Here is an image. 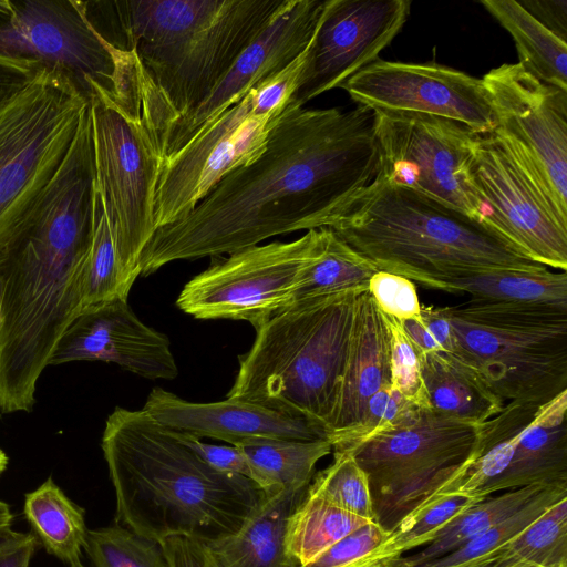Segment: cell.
I'll list each match as a JSON object with an SVG mask.
<instances>
[{
    "instance_id": "cell-9",
    "label": "cell",
    "mask_w": 567,
    "mask_h": 567,
    "mask_svg": "<svg viewBox=\"0 0 567 567\" xmlns=\"http://www.w3.org/2000/svg\"><path fill=\"white\" fill-rule=\"evenodd\" d=\"M478 429L419 406L396 426L344 449L367 475L374 522L390 533L453 485Z\"/></svg>"
},
{
    "instance_id": "cell-39",
    "label": "cell",
    "mask_w": 567,
    "mask_h": 567,
    "mask_svg": "<svg viewBox=\"0 0 567 567\" xmlns=\"http://www.w3.org/2000/svg\"><path fill=\"white\" fill-rule=\"evenodd\" d=\"M384 318L390 334L391 384L409 402L417 406L430 408L422 380L419 351L398 319L386 315Z\"/></svg>"
},
{
    "instance_id": "cell-47",
    "label": "cell",
    "mask_w": 567,
    "mask_h": 567,
    "mask_svg": "<svg viewBox=\"0 0 567 567\" xmlns=\"http://www.w3.org/2000/svg\"><path fill=\"white\" fill-rule=\"evenodd\" d=\"M42 69L34 62L0 56V102L23 87Z\"/></svg>"
},
{
    "instance_id": "cell-43",
    "label": "cell",
    "mask_w": 567,
    "mask_h": 567,
    "mask_svg": "<svg viewBox=\"0 0 567 567\" xmlns=\"http://www.w3.org/2000/svg\"><path fill=\"white\" fill-rule=\"evenodd\" d=\"M172 433L213 468L245 476L251 481L252 475L248 461L237 446L209 444L190 435Z\"/></svg>"
},
{
    "instance_id": "cell-42",
    "label": "cell",
    "mask_w": 567,
    "mask_h": 567,
    "mask_svg": "<svg viewBox=\"0 0 567 567\" xmlns=\"http://www.w3.org/2000/svg\"><path fill=\"white\" fill-rule=\"evenodd\" d=\"M368 291L378 308L399 321L421 316L422 306L412 280L378 270L369 280Z\"/></svg>"
},
{
    "instance_id": "cell-21",
    "label": "cell",
    "mask_w": 567,
    "mask_h": 567,
    "mask_svg": "<svg viewBox=\"0 0 567 567\" xmlns=\"http://www.w3.org/2000/svg\"><path fill=\"white\" fill-rule=\"evenodd\" d=\"M142 410L168 431L234 446L260 440L328 439L324 427L307 419L239 399L195 403L154 388Z\"/></svg>"
},
{
    "instance_id": "cell-1",
    "label": "cell",
    "mask_w": 567,
    "mask_h": 567,
    "mask_svg": "<svg viewBox=\"0 0 567 567\" xmlns=\"http://www.w3.org/2000/svg\"><path fill=\"white\" fill-rule=\"evenodd\" d=\"M374 122L367 106L306 109L290 99L254 161L224 176L187 216L155 230L140 256V274L328 227L379 173Z\"/></svg>"
},
{
    "instance_id": "cell-41",
    "label": "cell",
    "mask_w": 567,
    "mask_h": 567,
    "mask_svg": "<svg viewBox=\"0 0 567 567\" xmlns=\"http://www.w3.org/2000/svg\"><path fill=\"white\" fill-rule=\"evenodd\" d=\"M388 536L389 532L375 522H369L301 567H371L372 551Z\"/></svg>"
},
{
    "instance_id": "cell-53",
    "label": "cell",
    "mask_w": 567,
    "mask_h": 567,
    "mask_svg": "<svg viewBox=\"0 0 567 567\" xmlns=\"http://www.w3.org/2000/svg\"><path fill=\"white\" fill-rule=\"evenodd\" d=\"M2 295H3V287H2V281L0 279V324H1Z\"/></svg>"
},
{
    "instance_id": "cell-51",
    "label": "cell",
    "mask_w": 567,
    "mask_h": 567,
    "mask_svg": "<svg viewBox=\"0 0 567 567\" xmlns=\"http://www.w3.org/2000/svg\"><path fill=\"white\" fill-rule=\"evenodd\" d=\"M13 514L8 503L0 499V530L11 528Z\"/></svg>"
},
{
    "instance_id": "cell-32",
    "label": "cell",
    "mask_w": 567,
    "mask_h": 567,
    "mask_svg": "<svg viewBox=\"0 0 567 567\" xmlns=\"http://www.w3.org/2000/svg\"><path fill=\"white\" fill-rule=\"evenodd\" d=\"M377 271L331 228L323 227L320 250L297 282L291 303L318 296L368 289L369 280Z\"/></svg>"
},
{
    "instance_id": "cell-5",
    "label": "cell",
    "mask_w": 567,
    "mask_h": 567,
    "mask_svg": "<svg viewBox=\"0 0 567 567\" xmlns=\"http://www.w3.org/2000/svg\"><path fill=\"white\" fill-rule=\"evenodd\" d=\"M328 227L378 270L431 289L480 269L547 268L492 224L380 177L353 194Z\"/></svg>"
},
{
    "instance_id": "cell-31",
    "label": "cell",
    "mask_w": 567,
    "mask_h": 567,
    "mask_svg": "<svg viewBox=\"0 0 567 567\" xmlns=\"http://www.w3.org/2000/svg\"><path fill=\"white\" fill-rule=\"evenodd\" d=\"M372 522L305 495L290 515L286 528V548L299 567L305 566L341 538Z\"/></svg>"
},
{
    "instance_id": "cell-16",
    "label": "cell",
    "mask_w": 567,
    "mask_h": 567,
    "mask_svg": "<svg viewBox=\"0 0 567 567\" xmlns=\"http://www.w3.org/2000/svg\"><path fill=\"white\" fill-rule=\"evenodd\" d=\"M374 112L445 118L485 134L496 120L482 79L434 62L375 60L340 85Z\"/></svg>"
},
{
    "instance_id": "cell-54",
    "label": "cell",
    "mask_w": 567,
    "mask_h": 567,
    "mask_svg": "<svg viewBox=\"0 0 567 567\" xmlns=\"http://www.w3.org/2000/svg\"><path fill=\"white\" fill-rule=\"evenodd\" d=\"M70 567H85V566L82 564V561H80V563L74 564V565H72Z\"/></svg>"
},
{
    "instance_id": "cell-36",
    "label": "cell",
    "mask_w": 567,
    "mask_h": 567,
    "mask_svg": "<svg viewBox=\"0 0 567 567\" xmlns=\"http://www.w3.org/2000/svg\"><path fill=\"white\" fill-rule=\"evenodd\" d=\"M333 461L315 473L306 495L318 497L351 514L374 522V512L365 473L352 453L333 450Z\"/></svg>"
},
{
    "instance_id": "cell-44",
    "label": "cell",
    "mask_w": 567,
    "mask_h": 567,
    "mask_svg": "<svg viewBox=\"0 0 567 567\" xmlns=\"http://www.w3.org/2000/svg\"><path fill=\"white\" fill-rule=\"evenodd\" d=\"M171 567H217L205 543L186 536L161 542Z\"/></svg>"
},
{
    "instance_id": "cell-6",
    "label": "cell",
    "mask_w": 567,
    "mask_h": 567,
    "mask_svg": "<svg viewBox=\"0 0 567 567\" xmlns=\"http://www.w3.org/2000/svg\"><path fill=\"white\" fill-rule=\"evenodd\" d=\"M360 291L299 300L260 324L249 351L239 355L227 398L307 419L327 432Z\"/></svg>"
},
{
    "instance_id": "cell-13",
    "label": "cell",
    "mask_w": 567,
    "mask_h": 567,
    "mask_svg": "<svg viewBox=\"0 0 567 567\" xmlns=\"http://www.w3.org/2000/svg\"><path fill=\"white\" fill-rule=\"evenodd\" d=\"M472 178L489 223L529 259L567 270V208L535 166L495 131L476 134Z\"/></svg>"
},
{
    "instance_id": "cell-7",
    "label": "cell",
    "mask_w": 567,
    "mask_h": 567,
    "mask_svg": "<svg viewBox=\"0 0 567 567\" xmlns=\"http://www.w3.org/2000/svg\"><path fill=\"white\" fill-rule=\"evenodd\" d=\"M446 311L447 355L503 401L543 405L567 391V307L471 299Z\"/></svg>"
},
{
    "instance_id": "cell-12",
    "label": "cell",
    "mask_w": 567,
    "mask_h": 567,
    "mask_svg": "<svg viewBox=\"0 0 567 567\" xmlns=\"http://www.w3.org/2000/svg\"><path fill=\"white\" fill-rule=\"evenodd\" d=\"M288 103L286 87L268 79L164 159L155 193L156 229L187 216L224 176L254 161Z\"/></svg>"
},
{
    "instance_id": "cell-33",
    "label": "cell",
    "mask_w": 567,
    "mask_h": 567,
    "mask_svg": "<svg viewBox=\"0 0 567 567\" xmlns=\"http://www.w3.org/2000/svg\"><path fill=\"white\" fill-rule=\"evenodd\" d=\"M484 498L454 493L439 495L403 518L371 554V567H390L405 553L430 544L456 516Z\"/></svg>"
},
{
    "instance_id": "cell-27",
    "label": "cell",
    "mask_w": 567,
    "mask_h": 567,
    "mask_svg": "<svg viewBox=\"0 0 567 567\" xmlns=\"http://www.w3.org/2000/svg\"><path fill=\"white\" fill-rule=\"evenodd\" d=\"M481 4L512 35L523 68L539 81L567 91V42L538 22L518 1L484 0Z\"/></svg>"
},
{
    "instance_id": "cell-38",
    "label": "cell",
    "mask_w": 567,
    "mask_h": 567,
    "mask_svg": "<svg viewBox=\"0 0 567 567\" xmlns=\"http://www.w3.org/2000/svg\"><path fill=\"white\" fill-rule=\"evenodd\" d=\"M84 550L94 567H171L161 543L118 524L89 530Z\"/></svg>"
},
{
    "instance_id": "cell-50",
    "label": "cell",
    "mask_w": 567,
    "mask_h": 567,
    "mask_svg": "<svg viewBox=\"0 0 567 567\" xmlns=\"http://www.w3.org/2000/svg\"><path fill=\"white\" fill-rule=\"evenodd\" d=\"M398 567V566H393ZM455 567H536L529 564L524 563H509V561H501L489 557H482L470 563L458 565Z\"/></svg>"
},
{
    "instance_id": "cell-35",
    "label": "cell",
    "mask_w": 567,
    "mask_h": 567,
    "mask_svg": "<svg viewBox=\"0 0 567 567\" xmlns=\"http://www.w3.org/2000/svg\"><path fill=\"white\" fill-rule=\"evenodd\" d=\"M484 557L536 567H567V497Z\"/></svg>"
},
{
    "instance_id": "cell-11",
    "label": "cell",
    "mask_w": 567,
    "mask_h": 567,
    "mask_svg": "<svg viewBox=\"0 0 567 567\" xmlns=\"http://www.w3.org/2000/svg\"><path fill=\"white\" fill-rule=\"evenodd\" d=\"M0 56L64 75L87 103L97 95L121 97L135 65L133 51L107 42L79 0H0Z\"/></svg>"
},
{
    "instance_id": "cell-2",
    "label": "cell",
    "mask_w": 567,
    "mask_h": 567,
    "mask_svg": "<svg viewBox=\"0 0 567 567\" xmlns=\"http://www.w3.org/2000/svg\"><path fill=\"white\" fill-rule=\"evenodd\" d=\"M95 166L90 112L31 221L0 255V410L31 412L37 382L82 310L93 236Z\"/></svg>"
},
{
    "instance_id": "cell-29",
    "label": "cell",
    "mask_w": 567,
    "mask_h": 567,
    "mask_svg": "<svg viewBox=\"0 0 567 567\" xmlns=\"http://www.w3.org/2000/svg\"><path fill=\"white\" fill-rule=\"evenodd\" d=\"M237 447L248 461L251 481L264 493L286 487H308L317 463L333 451L328 439L260 440Z\"/></svg>"
},
{
    "instance_id": "cell-46",
    "label": "cell",
    "mask_w": 567,
    "mask_h": 567,
    "mask_svg": "<svg viewBox=\"0 0 567 567\" xmlns=\"http://www.w3.org/2000/svg\"><path fill=\"white\" fill-rule=\"evenodd\" d=\"M538 22L566 42L567 38V1L566 0H529L518 1Z\"/></svg>"
},
{
    "instance_id": "cell-3",
    "label": "cell",
    "mask_w": 567,
    "mask_h": 567,
    "mask_svg": "<svg viewBox=\"0 0 567 567\" xmlns=\"http://www.w3.org/2000/svg\"><path fill=\"white\" fill-rule=\"evenodd\" d=\"M101 447L116 524L158 543L186 536L206 544L228 536L264 496L249 478L209 466L144 410L115 408Z\"/></svg>"
},
{
    "instance_id": "cell-22",
    "label": "cell",
    "mask_w": 567,
    "mask_h": 567,
    "mask_svg": "<svg viewBox=\"0 0 567 567\" xmlns=\"http://www.w3.org/2000/svg\"><path fill=\"white\" fill-rule=\"evenodd\" d=\"M388 384H391L389 329L384 315L364 289L357 296L348 355L327 427L332 447L361 424L369 399Z\"/></svg>"
},
{
    "instance_id": "cell-52",
    "label": "cell",
    "mask_w": 567,
    "mask_h": 567,
    "mask_svg": "<svg viewBox=\"0 0 567 567\" xmlns=\"http://www.w3.org/2000/svg\"><path fill=\"white\" fill-rule=\"evenodd\" d=\"M9 458L7 454L0 449V475L4 472L7 468Z\"/></svg>"
},
{
    "instance_id": "cell-45",
    "label": "cell",
    "mask_w": 567,
    "mask_h": 567,
    "mask_svg": "<svg viewBox=\"0 0 567 567\" xmlns=\"http://www.w3.org/2000/svg\"><path fill=\"white\" fill-rule=\"evenodd\" d=\"M38 545L33 533L0 530V567H29Z\"/></svg>"
},
{
    "instance_id": "cell-37",
    "label": "cell",
    "mask_w": 567,
    "mask_h": 567,
    "mask_svg": "<svg viewBox=\"0 0 567 567\" xmlns=\"http://www.w3.org/2000/svg\"><path fill=\"white\" fill-rule=\"evenodd\" d=\"M567 497V484L547 486L523 508L503 519L481 536L443 557L419 567H455L482 558L522 533L551 505Z\"/></svg>"
},
{
    "instance_id": "cell-40",
    "label": "cell",
    "mask_w": 567,
    "mask_h": 567,
    "mask_svg": "<svg viewBox=\"0 0 567 567\" xmlns=\"http://www.w3.org/2000/svg\"><path fill=\"white\" fill-rule=\"evenodd\" d=\"M416 408L419 406L409 402L392 384L381 388L369 399L361 424L333 450L349 449L396 426Z\"/></svg>"
},
{
    "instance_id": "cell-30",
    "label": "cell",
    "mask_w": 567,
    "mask_h": 567,
    "mask_svg": "<svg viewBox=\"0 0 567 567\" xmlns=\"http://www.w3.org/2000/svg\"><path fill=\"white\" fill-rule=\"evenodd\" d=\"M547 486L549 485L509 489L498 496L480 501L452 519L430 544L410 556H402L390 567H419L453 553L523 508Z\"/></svg>"
},
{
    "instance_id": "cell-20",
    "label": "cell",
    "mask_w": 567,
    "mask_h": 567,
    "mask_svg": "<svg viewBox=\"0 0 567 567\" xmlns=\"http://www.w3.org/2000/svg\"><path fill=\"white\" fill-rule=\"evenodd\" d=\"M104 361L150 380H173L177 365L167 336L146 326L127 299L83 308L59 339L49 365Z\"/></svg>"
},
{
    "instance_id": "cell-15",
    "label": "cell",
    "mask_w": 567,
    "mask_h": 567,
    "mask_svg": "<svg viewBox=\"0 0 567 567\" xmlns=\"http://www.w3.org/2000/svg\"><path fill=\"white\" fill-rule=\"evenodd\" d=\"M374 116L380 151L377 177L489 223L471 172L477 133L436 116L383 112Z\"/></svg>"
},
{
    "instance_id": "cell-14",
    "label": "cell",
    "mask_w": 567,
    "mask_h": 567,
    "mask_svg": "<svg viewBox=\"0 0 567 567\" xmlns=\"http://www.w3.org/2000/svg\"><path fill=\"white\" fill-rule=\"evenodd\" d=\"M323 227L289 241L248 247L213 262L176 300L196 319L245 320L255 329L291 305L303 270L317 256Z\"/></svg>"
},
{
    "instance_id": "cell-25",
    "label": "cell",
    "mask_w": 567,
    "mask_h": 567,
    "mask_svg": "<svg viewBox=\"0 0 567 567\" xmlns=\"http://www.w3.org/2000/svg\"><path fill=\"white\" fill-rule=\"evenodd\" d=\"M430 409L456 421L481 425L496 415L504 401L470 369L443 352L420 354Z\"/></svg>"
},
{
    "instance_id": "cell-4",
    "label": "cell",
    "mask_w": 567,
    "mask_h": 567,
    "mask_svg": "<svg viewBox=\"0 0 567 567\" xmlns=\"http://www.w3.org/2000/svg\"><path fill=\"white\" fill-rule=\"evenodd\" d=\"M287 0L87 1L112 18L122 50L144 73L143 101L158 142L177 116L202 103ZM159 146V145H158Z\"/></svg>"
},
{
    "instance_id": "cell-18",
    "label": "cell",
    "mask_w": 567,
    "mask_h": 567,
    "mask_svg": "<svg viewBox=\"0 0 567 567\" xmlns=\"http://www.w3.org/2000/svg\"><path fill=\"white\" fill-rule=\"evenodd\" d=\"M482 81L494 131L535 166L567 208V91L539 81L519 63L492 69Z\"/></svg>"
},
{
    "instance_id": "cell-24",
    "label": "cell",
    "mask_w": 567,
    "mask_h": 567,
    "mask_svg": "<svg viewBox=\"0 0 567 567\" xmlns=\"http://www.w3.org/2000/svg\"><path fill=\"white\" fill-rule=\"evenodd\" d=\"M567 391L539 405L488 496L532 485L567 484Z\"/></svg>"
},
{
    "instance_id": "cell-48",
    "label": "cell",
    "mask_w": 567,
    "mask_h": 567,
    "mask_svg": "<svg viewBox=\"0 0 567 567\" xmlns=\"http://www.w3.org/2000/svg\"><path fill=\"white\" fill-rule=\"evenodd\" d=\"M421 319L442 352L450 354L454 346V336L446 307H422Z\"/></svg>"
},
{
    "instance_id": "cell-19",
    "label": "cell",
    "mask_w": 567,
    "mask_h": 567,
    "mask_svg": "<svg viewBox=\"0 0 567 567\" xmlns=\"http://www.w3.org/2000/svg\"><path fill=\"white\" fill-rule=\"evenodd\" d=\"M324 1L287 0L269 24L238 55L209 95L166 126L158 143L162 162L182 148L204 124L297 59L315 33Z\"/></svg>"
},
{
    "instance_id": "cell-17",
    "label": "cell",
    "mask_w": 567,
    "mask_h": 567,
    "mask_svg": "<svg viewBox=\"0 0 567 567\" xmlns=\"http://www.w3.org/2000/svg\"><path fill=\"white\" fill-rule=\"evenodd\" d=\"M410 8L409 0H326L291 100L305 106L378 60Z\"/></svg>"
},
{
    "instance_id": "cell-23",
    "label": "cell",
    "mask_w": 567,
    "mask_h": 567,
    "mask_svg": "<svg viewBox=\"0 0 567 567\" xmlns=\"http://www.w3.org/2000/svg\"><path fill=\"white\" fill-rule=\"evenodd\" d=\"M308 487L264 493L240 528L206 543L217 567H299L286 548L287 523Z\"/></svg>"
},
{
    "instance_id": "cell-28",
    "label": "cell",
    "mask_w": 567,
    "mask_h": 567,
    "mask_svg": "<svg viewBox=\"0 0 567 567\" xmlns=\"http://www.w3.org/2000/svg\"><path fill=\"white\" fill-rule=\"evenodd\" d=\"M23 514L49 554L70 566L81 561L89 532L84 511L51 477L25 494Z\"/></svg>"
},
{
    "instance_id": "cell-26",
    "label": "cell",
    "mask_w": 567,
    "mask_h": 567,
    "mask_svg": "<svg viewBox=\"0 0 567 567\" xmlns=\"http://www.w3.org/2000/svg\"><path fill=\"white\" fill-rule=\"evenodd\" d=\"M466 292L472 300L509 303H546L567 307V272L491 268L449 278L441 289Z\"/></svg>"
},
{
    "instance_id": "cell-34",
    "label": "cell",
    "mask_w": 567,
    "mask_h": 567,
    "mask_svg": "<svg viewBox=\"0 0 567 567\" xmlns=\"http://www.w3.org/2000/svg\"><path fill=\"white\" fill-rule=\"evenodd\" d=\"M133 284L120 262L96 187L92 243L81 278L82 309L116 298L128 299Z\"/></svg>"
},
{
    "instance_id": "cell-10",
    "label": "cell",
    "mask_w": 567,
    "mask_h": 567,
    "mask_svg": "<svg viewBox=\"0 0 567 567\" xmlns=\"http://www.w3.org/2000/svg\"><path fill=\"white\" fill-rule=\"evenodd\" d=\"M95 182L120 262L134 282L140 256L156 230L155 193L162 157L141 96L90 100Z\"/></svg>"
},
{
    "instance_id": "cell-49",
    "label": "cell",
    "mask_w": 567,
    "mask_h": 567,
    "mask_svg": "<svg viewBox=\"0 0 567 567\" xmlns=\"http://www.w3.org/2000/svg\"><path fill=\"white\" fill-rule=\"evenodd\" d=\"M400 323L420 354L442 352L440 346L423 323L421 316L419 318L401 320Z\"/></svg>"
},
{
    "instance_id": "cell-8",
    "label": "cell",
    "mask_w": 567,
    "mask_h": 567,
    "mask_svg": "<svg viewBox=\"0 0 567 567\" xmlns=\"http://www.w3.org/2000/svg\"><path fill=\"white\" fill-rule=\"evenodd\" d=\"M87 109L49 69L0 102V255L41 206Z\"/></svg>"
}]
</instances>
